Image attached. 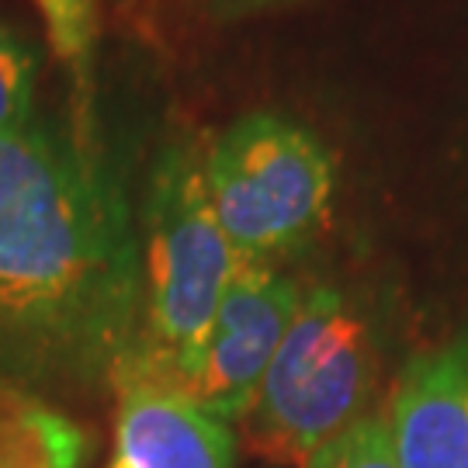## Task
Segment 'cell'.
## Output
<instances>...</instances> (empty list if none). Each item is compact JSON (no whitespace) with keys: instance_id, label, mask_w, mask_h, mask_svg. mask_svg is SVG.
Masks as SVG:
<instances>
[{"instance_id":"1","label":"cell","mask_w":468,"mask_h":468,"mask_svg":"<svg viewBox=\"0 0 468 468\" xmlns=\"http://www.w3.org/2000/svg\"><path fill=\"white\" fill-rule=\"evenodd\" d=\"M143 302L139 222L77 135H0V375L28 392H112Z\"/></svg>"},{"instance_id":"2","label":"cell","mask_w":468,"mask_h":468,"mask_svg":"<svg viewBox=\"0 0 468 468\" xmlns=\"http://www.w3.org/2000/svg\"><path fill=\"white\" fill-rule=\"evenodd\" d=\"M139 326L112 396L118 388L177 396L239 268V257L218 229L201 153L191 143H170L153 164L139 216Z\"/></svg>"},{"instance_id":"3","label":"cell","mask_w":468,"mask_h":468,"mask_svg":"<svg viewBox=\"0 0 468 468\" xmlns=\"http://www.w3.org/2000/svg\"><path fill=\"white\" fill-rule=\"evenodd\" d=\"M378 365L368 313L334 284L305 288L247 417L236 423V444L271 468H305L371 417Z\"/></svg>"},{"instance_id":"4","label":"cell","mask_w":468,"mask_h":468,"mask_svg":"<svg viewBox=\"0 0 468 468\" xmlns=\"http://www.w3.org/2000/svg\"><path fill=\"white\" fill-rule=\"evenodd\" d=\"M205 191L239 264H264L305 250L334 208L330 150L305 125L274 112L236 118L201 153Z\"/></svg>"},{"instance_id":"5","label":"cell","mask_w":468,"mask_h":468,"mask_svg":"<svg viewBox=\"0 0 468 468\" xmlns=\"http://www.w3.org/2000/svg\"><path fill=\"white\" fill-rule=\"evenodd\" d=\"M302 295L305 288L292 274L264 264H239L174 399L236 431L299 313Z\"/></svg>"},{"instance_id":"6","label":"cell","mask_w":468,"mask_h":468,"mask_svg":"<svg viewBox=\"0 0 468 468\" xmlns=\"http://www.w3.org/2000/svg\"><path fill=\"white\" fill-rule=\"evenodd\" d=\"M382 417L399 468H468V334L417 354Z\"/></svg>"},{"instance_id":"7","label":"cell","mask_w":468,"mask_h":468,"mask_svg":"<svg viewBox=\"0 0 468 468\" xmlns=\"http://www.w3.org/2000/svg\"><path fill=\"white\" fill-rule=\"evenodd\" d=\"M236 448L233 427L195 406L164 392L118 388L104 468H233Z\"/></svg>"},{"instance_id":"8","label":"cell","mask_w":468,"mask_h":468,"mask_svg":"<svg viewBox=\"0 0 468 468\" xmlns=\"http://www.w3.org/2000/svg\"><path fill=\"white\" fill-rule=\"evenodd\" d=\"M84 431L73 417H67L56 402L28 392L25 385L0 375V462L15 454L46 448Z\"/></svg>"},{"instance_id":"9","label":"cell","mask_w":468,"mask_h":468,"mask_svg":"<svg viewBox=\"0 0 468 468\" xmlns=\"http://www.w3.org/2000/svg\"><path fill=\"white\" fill-rule=\"evenodd\" d=\"M38 59L21 35L0 21V135L32 125Z\"/></svg>"},{"instance_id":"10","label":"cell","mask_w":468,"mask_h":468,"mask_svg":"<svg viewBox=\"0 0 468 468\" xmlns=\"http://www.w3.org/2000/svg\"><path fill=\"white\" fill-rule=\"evenodd\" d=\"M305 468H399L388 427L382 413H371L361 423H354L344 437H336L326 452H319Z\"/></svg>"},{"instance_id":"11","label":"cell","mask_w":468,"mask_h":468,"mask_svg":"<svg viewBox=\"0 0 468 468\" xmlns=\"http://www.w3.org/2000/svg\"><path fill=\"white\" fill-rule=\"evenodd\" d=\"M46 15L49 38L67 63H84L94 32V0H35Z\"/></svg>"},{"instance_id":"12","label":"cell","mask_w":468,"mask_h":468,"mask_svg":"<svg viewBox=\"0 0 468 468\" xmlns=\"http://www.w3.org/2000/svg\"><path fill=\"white\" fill-rule=\"evenodd\" d=\"M87 454H90V437L77 434L69 441L49 444V448H35V452L15 454L7 462H0V468H84Z\"/></svg>"},{"instance_id":"13","label":"cell","mask_w":468,"mask_h":468,"mask_svg":"<svg viewBox=\"0 0 468 468\" xmlns=\"http://www.w3.org/2000/svg\"><path fill=\"white\" fill-rule=\"evenodd\" d=\"M208 15L216 17H250V15H264V11H278V7H292L299 0H198Z\"/></svg>"}]
</instances>
